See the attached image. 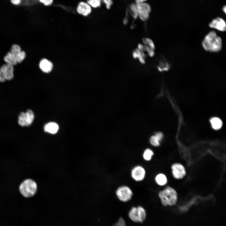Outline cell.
<instances>
[{
	"mask_svg": "<svg viewBox=\"0 0 226 226\" xmlns=\"http://www.w3.org/2000/svg\"><path fill=\"white\" fill-rule=\"evenodd\" d=\"M202 45L206 51L213 53L219 52L222 47V40L214 31L209 32L205 36Z\"/></svg>",
	"mask_w": 226,
	"mask_h": 226,
	"instance_id": "cell-1",
	"label": "cell"
},
{
	"mask_svg": "<svg viewBox=\"0 0 226 226\" xmlns=\"http://www.w3.org/2000/svg\"><path fill=\"white\" fill-rule=\"evenodd\" d=\"M162 205L165 207L175 205L178 200L177 193L173 188L168 186L158 193Z\"/></svg>",
	"mask_w": 226,
	"mask_h": 226,
	"instance_id": "cell-2",
	"label": "cell"
},
{
	"mask_svg": "<svg viewBox=\"0 0 226 226\" xmlns=\"http://www.w3.org/2000/svg\"><path fill=\"white\" fill-rule=\"evenodd\" d=\"M20 192L24 197H30L34 196L37 190V185L35 181L30 179L24 180L19 187Z\"/></svg>",
	"mask_w": 226,
	"mask_h": 226,
	"instance_id": "cell-3",
	"label": "cell"
},
{
	"mask_svg": "<svg viewBox=\"0 0 226 226\" xmlns=\"http://www.w3.org/2000/svg\"><path fill=\"white\" fill-rule=\"evenodd\" d=\"M133 192L128 186L122 185L118 186L115 191V194L121 202H126L130 201L133 196Z\"/></svg>",
	"mask_w": 226,
	"mask_h": 226,
	"instance_id": "cell-4",
	"label": "cell"
},
{
	"mask_svg": "<svg viewBox=\"0 0 226 226\" xmlns=\"http://www.w3.org/2000/svg\"><path fill=\"white\" fill-rule=\"evenodd\" d=\"M128 216L132 221L142 223L146 219L147 213L145 208L141 206L132 207L129 210Z\"/></svg>",
	"mask_w": 226,
	"mask_h": 226,
	"instance_id": "cell-5",
	"label": "cell"
},
{
	"mask_svg": "<svg viewBox=\"0 0 226 226\" xmlns=\"http://www.w3.org/2000/svg\"><path fill=\"white\" fill-rule=\"evenodd\" d=\"M130 175L131 178L134 181L137 182H141L145 179L147 171L143 166L140 164H137L131 169Z\"/></svg>",
	"mask_w": 226,
	"mask_h": 226,
	"instance_id": "cell-6",
	"label": "cell"
},
{
	"mask_svg": "<svg viewBox=\"0 0 226 226\" xmlns=\"http://www.w3.org/2000/svg\"><path fill=\"white\" fill-rule=\"evenodd\" d=\"M136 5L138 11V17L143 21L148 20L151 10L150 5L146 2L136 3Z\"/></svg>",
	"mask_w": 226,
	"mask_h": 226,
	"instance_id": "cell-7",
	"label": "cell"
},
{
	"mask_svg": "<svg viewBox=\"0 0 226 226\" xmlns=\"http://www.w3.org/2000/svg\"><path fill=\"white\" fill-rule=\"evenodd\" d=\"M34 119V115L33 112L30 110L26 112L20 113L18 117V122L22 126H30Z\"/></svg>",
	"mask_w": 226,
	"mask_h": 226,
	"instance_id": "cell-8",
	"label": "cell"
},
{
	"mask_svg": "<svg viewBox=\"0 0 226 226\" xmlns=\"http://www.w3.org/2000/svg\"><path fill=\"white\" fill-rule=\"evenodd\" d=\"M172 173L174 177L176 179H181L186 174L185 168L183 165L179 163H175L171 166Z\"/></svg>",
	"mask_w": 226,
	"mask_h": 226,
	"instance_id": "cell-9",
	"label": "cell"
},
{
	"mask_svg": "<svg viewBox=\"0 0 226 226\" xmlns=\"http://www.w3.org/2000/svg\"><path fill=\"white\" fill-rule=\"evenodd\" d=\"M209 26L221 32L226 30V24L224 20L220 17H217L212 20L209 24Z\"/></svg>",
	"mask_w": 226,
	"mask_h": 226,
	"instance_id": "cell-10",
	"label": "cell"
},
{
	"mask_svg": "<svg viewBox=\"0 0 226 226\" xmlns=\"http://www.w3.org/2000/svg\"><path fill=\"white\" fill-rule=\"evenodd\" d=\"M76 10L80 14L86 16L91 13L92 7L87 2L82 1L78 3Z\"/></svg>",
	"mask_w": 226,
	"mask_h": 226,
	"instance_id": "cell-11",
	"label": "cell"
},
{
	"mask_svg": "<svg viewBox=\"0 0 226 226\" xmlns=\"http://www.w3.org/2000/svg\"><path fill=\"white\" fill-rule=\"evenodd\" d=\"M6 79L10 80L13 77L14 68L13 66L8 64L3 65L0 68Z\"/></svg>",
	"mask_w": 226,
	"mask_h": 226,
	"instance_id": "cell-12",
	"label": "cell"
},
{
	"mask_svg": "<svg viewBox=\"0 0 226 226\" xmlns=\"http://www.w3.org/2000/svg\"><path fill=\"white\" fill-rule=\"evenodd\" d=\"M143 42L145 45L144 48H146L148 55L150 56H153L154 54L155 49L153 42L149 39L145 38L143 40Z\"/></svg>",
	"mask_w": 226,
	"mask_h": 226,
	"instance_id": "cell-13",
	"label": "cell"
},
{
	"mask_svg": "<svg viewBox=\"0 0 226 226\" xmlns=\"http://www.w3.org/2000/svg\"><path fill=\"white\" fill-rule=\"evenodd\" d=\"M39 67L43 72L48 73L51 71L53 68V64L50 61L46 59H43L40 61L39 63Z\"/></svg>",
	"mask_w": 226,
	"mask_h": 226,
	"instance_id": "cell-14",
	"label": "cell"
},
{
	"mask_svg": "<svg viewBox=\"0 0 226 226\" xmlns=\"http://www.w3.org/2000/svg\"><path fill=\"white\" fill-rule=\"evenodd\" d=\"M59 129L58 124L54 122H50L46 124L44 126L45 132L54 134L57 132Z\"/></svg>",
	"mask_w": 226,
	"mask_h": 226,
	"instance_id": "cell-15",
	"label": "cell"
},
{
	"mask_svg": "<svg viewBox=\"0 0 226 226\" xmlns=\"http://www.w3.org/2000/svg\"><path fill=\"white\" fill-rule=\"evenodd\" d=\"M163 138V135L160 132L156 133L155 135L152 136L150 138V143L154 147H158L160 144V142Z\"/></svg>",
	"mask_w": 226,
	"mask_h": 226,
	"instance_id": "cell-16",
	"label": "cell"
},
{
	"mask_svg": "<svg viewBox=\"0 0 226 226\" xmlns=\"http://www.w3.org/2000/svg\"><path fill=\"white\" fill-rule=\"evenodd\" d=\"M156 183L159 186H164L166 184L167 180L166 175L164 174L160 173L157 174L154 178Z\"/></svg>",
	"mask_w": 226,
	"mask_h": 226,
	"instance_id": "cell-17",
	"label": "cell"
},
{
	"mask_svg": "<svg viewBox=\"0 0 226 226\" xmlns=\"http://www.w3.org/2000/svg\"><path fill=\"white\" fill-rule=\"evenodd\" d=\"M154 155V153L153 150L149 148H147L143 151L142 157L145 161L148 162L152 160Z\"/></svg>",
	"mask_w": 226,
	"mask_h": 226,
	"instance_id": "cell-18",
	"label": "cell"
},
{
	"mask_svg": "<svg viewBox=\"0 0 226 226\" xmlns=\"http://www.w3.org/2000/svg\"><path fill=\"white\" fill-rule=\"evenodd\" d=\"M4 60L7 64L13 66L16 65L18 63L15 57L10 52H8L4 56Z\"/></svg>",
	"mask_w": 226,
	"mask_h": 226,
	"instance_id": "cell-19",
	"label": "cell"
},
{
	"mask_svg": "<svg viewBox=\"0 0 226 226\" xmlns=\"http://www.w3.org/2000/svg\"><path fill=\"white\" fill-rule=\"evenodd\" d=\"M210 122L212 128L215 130H218L222 127L223 123L222 121L218 118L214 117L210 120Z\"/></svg>",
	"mask_w": 226,
	"mask_h": 226,
	"instance_id": "cell-20",
	"label": "cell"
},
{
	"mask_svg": "<svg viewBox=\"0 0 226 226\" xmlns=\"http://www.w3.org/2000/svg\"><path fill=\"white\" fill-rule=\"evenodd\" d=\"M157 68L160 72L168 71L170 68V66L167 62L164 60H161L158 64Z\"/></svg>",
	"mask_w": 226,
	"mask_h": 226,
	"instance_id": "cell-21",
	"label": "cell"
},
{
	"mask_svg": "<svg viewBox=\"0 0 226 226\" xmlns=\"http://www.w3.org/2000/svg\"><path fill=\"white\" fill-rule=\"evenodd\" d=\"M87 2L92 8H96L101 6L102 0H87Z\"/></svg>",
	"mask_w": 226,
	"mask_h": 226,
	"instance_id": "cell-22",
	"label": "cell"
},
{
	"mask_svg": "<svg viewBox=\"0 0 226 226\" xmlns=\"http://www.w3.org/2000/svg\"><path fill=\"white\" fill-rule=\"evenodd\" d=\"M18 63H21L25 59L26 54L24 51H21L14 56Z\"/></svg>",
	"mask_w": 226,
	"mask_h": 226,
	"instance_id": "cell-23",
	"label": "cell"
},
{
	"mask_svg": "<svg viewBox=\"0 0 226 226\" xmlns=\"http://www.w3.org/2000/svg\"><path fill=\"white\" fill-rule=\"evenodd\" d=\"M132 12V15L134 18L137 19L138 17V11L136 7V3L132 4L130 7Z\"/></svg>",
	"mask_w": 226,
	"mask_h": 226,
	"instance_id": "cell-24",
	"label": "cell"
},
{
	"mask_svg": "<svg viewBox=\"0 0 226 226\" xmlns=\"http://www.w3.org/2000/svg\"><path fill=\"white\" fill-rule=\"evenodd\" d=\"M21 51V48L19 45L14 44L12 46L10 52L14 56Z\"/></svg>",
	"mask_w": 226,
	"mask_h": 226,
	"instance_id": "cell-25",
	"label": "cell"
},
{
	"mask_svg": "<svg viewBox=\"0 0 226 226\" xmlns=\"http://www.w3.org/2000/svg\"><path fill=\"white\" fill-rule=\"evenodd\" d=\"M112 226H126L125 222L122 217H120L118 221Z\"/></svg>",
	"mask_w": 226,
	"mask_h": 226,
	"instance_id": "cell-26",
	"label": "cell"
},
{
	"mask_svg": "<svg viewBox=\"0 0 226 226\" xmlns=\"http://www.w3.org/2000/svg\"><path fill=\"white\" fill-rule=\"evenodd\" d=\"M38 1L44 5L48 6L51 5L53 2V0H38Z\"/></svg>",
	"mask_w": 226,
	"mask_h": 226,
	"instance_id": "cell-27",
	"label": "cell"
},
{
	"mask_svg": "<svg viewBox=\"0 0 226 226\" xmlns=\"http://www.w3.org/2000/svg\"><path fill=\"white\" fill-rule=\"evenodd\" d=\"M102 2L105 4L106 8L108 9H110L113 4L112 0H102Z\"/></svg>",
	"mask_w": 226,
	"mask_h": 226,
	"instance_id": "cell-28",
	"label": "cell"
},
{
	"mask_svg": "<svg viewBox=\"0 0 226 226\" xmlns=\"http://www.w3.org/2000/svg\"><path fill=\"white\" fill-rule=\"evenodd\" d=\"M10 1L12 4L16 6L20 5L22 2L20 0H10Z\"/></svg>",
	"mask_w": 226,
	"mask_h": 226,
	"instance_id": "cell-29",
	"label": "cell"
},
{
	"mask_svg": "<svg viewBox=\"0 0 226 226\" xmlns=\"http://www.w3.org/2000/svg\"><path fill=\"white\" fill-rule=\"evenodd\" d=\"M147 0H135L136 3H142L145 2Z\"/></svg>",
	"mask_w": 226,
	"mask_h": 226,
	"instance_id": "cell-30",
	"label": "cell"
},
{
	"mask_svg": "<svg viewBox=\"0 0 226 226\" xmlns=\"http://www.w3.org/2000/svg\"><path fill=\"white\" fill-rule=\"evenodd\" d=\"M223 12H224L225 13H226V7L225 6H224L223 7Z\"/></svg>",
	"mask_w": 226,
	"mask_h": 226,
	"instance_id": "cell-31",
	"label": "cell"
},
{
	"mask_svg": "<svg viewBox=\"0 0 226 226\" xmlns=\"http://www.w3.org/2000/svg\"><path fill=\"white\" fill-rule=\"evenodd\" d=\"M21 0V1L22 2L24 0Z\"/></svg>",
	"mask_w": 226,
	"mask_h": 226,
	"instance_id": "cell-32",
	"label": "cell"
}]
</instances>
